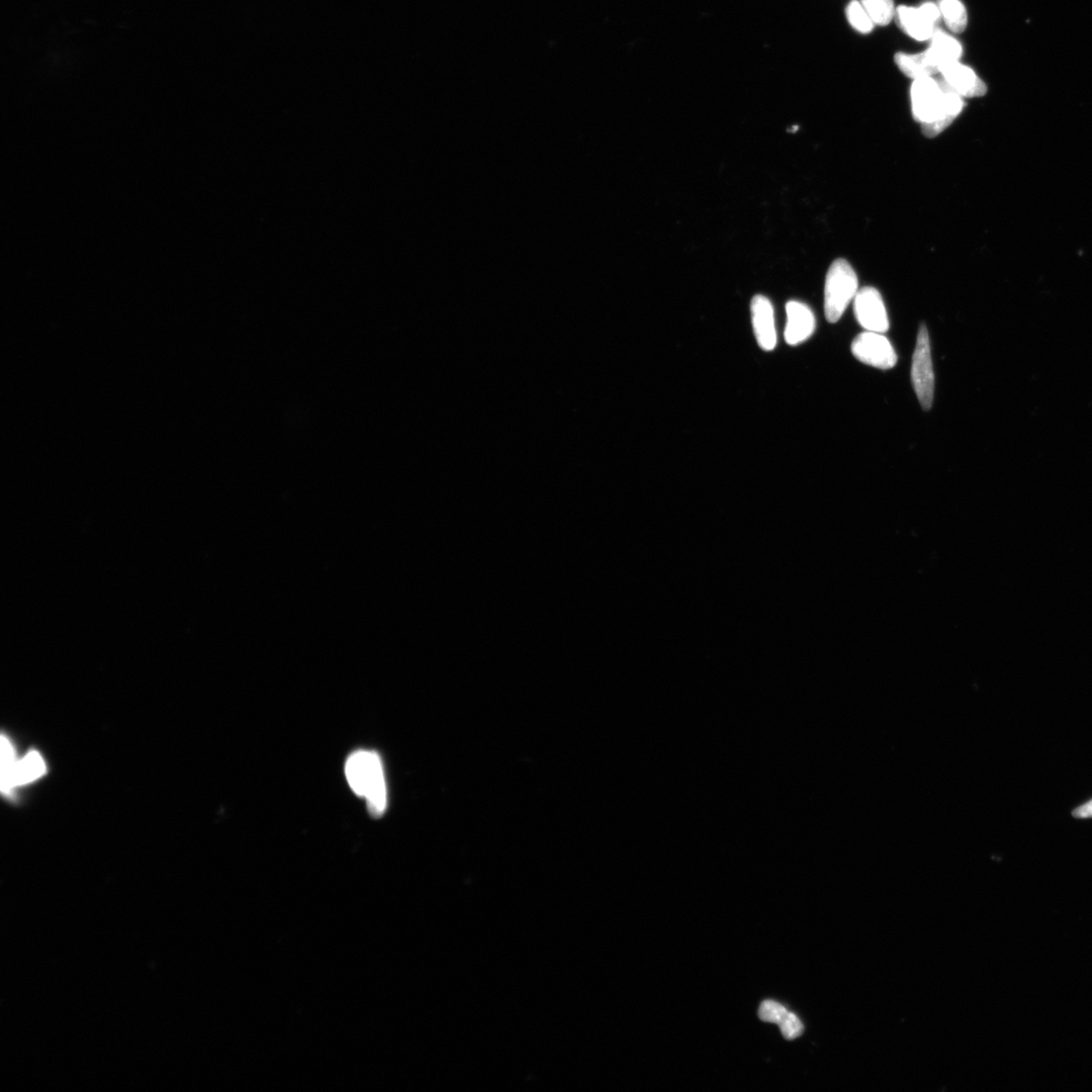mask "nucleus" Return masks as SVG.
I'll return each instance as SVG.
<instances>
[{
    "instance_id": "9b49d317",
    "label": "nucleus",
    "mask_w": 1092,
    "mask_h": 1092,
    "mask_svg": "<svg viewBox=\"0 0 1092 1092\" xmlns=\"http://www.w3.org/2000/svg\"><path fill=\"white\" fill-rule=\"evenodd\" d=\"M786 312L785 340L791 347H796L806 341L814 333L815 317L812 309L798 301L788 302Z\"/></svg>"
},
{
    "instance_id": "4468645a",
    "label": "nucleus",
    "mask_w": 1092,
    "mask_h": 1092,
    "mask_svg": "<svg viewBox=\"0 0 1092 1092\" xmlns=\"http://www.w3.org/2000/svg\"><path fill=\"white\" fill-rule=\"evenodd\" d=\"M941 18L948 29L954 34H961L968 26V12L961 0H939Z\"/></svg>"
},
{
    "instance_id": "6e6552de",
    "label": "nucleus",
    "mask_w": 1092,
    "mask_h": 1092,
    "mask_svg": "<svg viewBox=\"0 0 1092 1092\" xmlns=\"http://www.w3.org/2000/svg\"><path fill=\"white\" fill-rule=\"evenodd\" d=\"M943 80L962 97H979L988 93V87L974 69L961 61L948 63L942 66Z\"/></svg>"
},
{
    "instance_id": "aec40b11",
    "label": "nucleus",
    "mask_w": 1092,
    "mask_h": 1092,
    "mask_svg": "<svg viewBox=\"0 0 1092 1092\" xmlns=\"http://www.w3.org/2000/svg\"><path fill=\"white\" fill-rule=\"evenodd\" d=\"M778 1026L780 1027L782 1035H783V1037L788 1041L795 1040L796 1038L800 1037L803 1030H805V1027H803L801 1020L798 1017L790 1012H787L786 1016L781 1020V1023Z\"/></svg>"
},
{
    "instance_id": "a211bd4d",
    "label": "nucleus",
    "mask_w": 1092,
    "mask_h": 1092,
    "mask_svg": "<svg viewBox=\"0 0 1092 1092\" xmlns=\"http://www.w3.org/2000/svg\"><path fill=\"white\" fill-rule=\"evenodd\" d=\"M845 17L852 29L859 34H870L876 26L859 0H852L848 4Z\"/></svg>"
},
{
    "instance_id": "423d86ee",
    "label": "nucleus",
    "mask_w": 1092,
    "mask_h": 1092,
    "mask_svg": "<svg viewBox=\"0 0 1092 1092\" xmlns=\"http://www.w3.org/2000/svg\"><path fill=\"white\" fill-rule=\"evenodd\" d=\"M854 300L855 316L859 325L870 332L885 333L889 331V316L882 294L876 288H862Z\"/></svg>"
},
{
    "instance_id": "7ed1b4c3",
    "label": "nucleus",
    "mask_w": 1092,
    "mask_h": 1092,
    "mask_svg": "<svg viewBox=\"0 0 1092 1092\" xmlns=\"http://www.w3.org/2000/svg\"><path fill=\"white\" fill-rule=\"evenodd\" d=\"M912 380L920 403L928 411L933 406L935 393V373L933 369L931 344L928 329L920 325L915 347L913 365Z\"/></svg>"
},
{
    "instance_id": "f3484780",
    "label": "nucleus",
    "mask_w": 1092,
    "mask_h": 1092,
    "mask_svg": "<svg viewBox=\"0 0 1092 1092\" xmlns=\"http://www.w3.org/2000/svg\"><path fill=\"white\" fill-rule=\"evenodd\" d=\"M867 11H868L874 24L876 26H887L891 23V20L896 18L897 8L894 6L893 0H859Z\"/></svg>"
},
{
    "instance_id": "39448f33",
    "label": "nucleus",
    "mask_w": 1092,
    "mask_h": 1092,
    "mask_svg": "<svg viewBox=\"0 0 1092 1092\" xmlns=\"http://www.w3.org/2000/svg\"><path fill=\"white\" fill-rule=\"evenodd\" d=\"M851 354L867 365L879 370H890L897 363V355L883 333L866 332L858 335L851 343Z\"/></svg>"
},
{
    "instance_id": "dca6fc26",
    "label": "nucleus",
    "mask_w": 1092,
    "mask_h": 1092,
    "mask_svg": "<svg viewBox=\"0 0 1092 1092\" xmlns=\"http://www.w3.org/2000/svg\"><path fill=\"white\" fill-rule=\"evenodd\" d=\"M18 760L16 759L15 749L10 739L5 736L2 737V791L4 794H11L13 788H16V772Z\"/></svg>"
},
{
    "instance_id": "f03ea898",
    "label": "nucleus",
    "mask_w": 1092,
    "mask_h": 1092,
    "mask_svg": "<svg viewBox=\"0 0 1092 1092\" xmlns=\"http://www.w3.org/2000/svg\"><path fill=\"white\" fill-rule=\"evenodd\" d=\"M858 285L857 274L847 260L837 259L830 265L824 287V313L829 323L842 318L856 298Z\"/></svg>"
},
{
    "instance_id": "f257e3e1",
    "label": "nucleus",
    "mask_w": 1092,
    "mask_h": 1092,
    "mask_svg": "<svg viewBox=\"0 0 1092 1092\" xmlns=\"http://www.w3.org/2000/svg\"><path fill=\"white\" fill-rule=\"evenodd\" d=\"M345 774L352 790L364 798L373 817L382 816L386 808V785L382 760L377 752L357 751L347 760Z\"/></svg>"
},
{
    "instance_id": "ddd939ff",
    "label": "nucleus",
    "mask_w": 1092,
    "mask_h": 1092,
    "mask_svg": "<svg viewBox=\"0 0 1092 1092\" xmlns=\"http://www.w3.org/2000/svg\"><path fill=\"white\" fill-rule=\"evenodd\" d=\"M928 49L940 62L941 68L948 65V63L961 61L964 53L960 42L953 34L943 32L941 29L935 31L932 39L929 40Z\"/></svg>"
},
{
    "instance_id": "6ab92c4d",
    "label": "nucleus",
    "mask_w": 1092,
    "mask_h": 1092,
    "mask_svg": "<svg viewBox=\"0 0 1092 1092\" xmlns=\"http://www.w3.org/2000/svg\"><path fill=\"white\" fill-rule=\"evenodd\" d=\"M788 1011L785 1007L773 1000H766L759 1009V1018L766 1023L779 1025Z\"/></svg>"
},
{
    "instance_id": "412c9836",
    "label": "nucleus",
    "mask_w": 1092,
    "mask_h": 1092,
    "mask_svg": "<svg viewBox=\"0 0 1092 1092\" xmlns=\"http://www.w3.org/2000/svg\"><path fill=\"white\" fill-rule=\"evenodd\" d=\"M1073 814L1076 819H1090L1092 817V800L1076 808Z\"/></svg>"
},
{
    "instance_id": "9d476101",
    "label": "nucleus",
    "mask_w": 1092,
    "mask_h": 1092,
    "mask_svg": "<svg viewBox=\"0 0 1092 1092\" xmlns=\"http://www.w3.org/2000/svg\"><path fill=\"white\" fill-rule=\"evenodd\" d=\"M940 81L942 98L938 111L931 122L922 126V132L928 138H934L945 131L961 114L965 105L964 97L957 94L945 81L943 80Z\"/></svg>"
},
{
    "instance_id": "0eeeda50",
    "label": "nucleus",
    "mask_w": 1092,
    "mask_h": 1092,
    "mask_svg": "<svg viewBox=\"0 0 1092 1092\" xmlns=\"http://www.w3.org/2000/svg\"><path fill=\"white\" fill-rule=\"evenodd\" d=\"M913 115L921 126L932 121L942 98L941 81L934 77L914 80L911 89Z\"/></svg>"
},
{
    "instance_id": "1a4fd4ad",
    "label": "nucleus",
    "mask_w": 1092,
    "mask_h": 1092,
    "mask_svg": "<svg viewBox=\"0 0 1092 1092\" xmlns=\"http://www.w3.org/2000/svg\"><path fill=\"white\" fill-rule=\"evenodd\" d=\"M751 312L759 347L765 351L774 350L777 345V331L771 301L764 295H756L752 300Z\"/></svg>"
},
{
    "instance_id": "20e7f679",
    "label": "nucleus",
    "mask_w": 1092,
    "mask_h": 1092,
    "mask_svg": "<svg viewBox=\"0 0 1092 1092\" xmlns=\"http://www.w3.org/2000/svg\"><path fill=\"white\" fill-rule=\"evenodd\" d=\"M896 18L898 26L908 37L919 42L932 39L942 19L938 4L927 2L920 6L900 5Z\"/></svg>"
},
{
    "instance_id": "2eb2a0df",
    "label": "nucleus",
    "mask_w": 1092,
    "mask_h": 1092,
    "mask_svg": "<svg viewBox=\"0 0 1092 1092\" xmlns=\"http://www.w3.org/2000/svg\"><path fill=\"white\" fill-rule=\"evenodd\" d=\"M46 772L44 760L36 751L27 752L23 760H19L16 772V785H26L37 780Z\"/></svg>"
},
{
    "instance_id": "f8f14e48",
    "label": "nucleus",
    "mask_w": 1092,
    "mask_h": 1092,
    "mask_svg": "<svg viewBox=\"0 0 1092 1092\" xmlns=\"http://www.w3.org/2000/svg\"><path fill=\"white\" fill-rule=\"evenodd\" d=\"M894 61L900 72L913 80L934 77L936 73H940L941 70L940 62L928 48L920 53L899 52L894 57Z\"/></svg>"
}]
</instances>
